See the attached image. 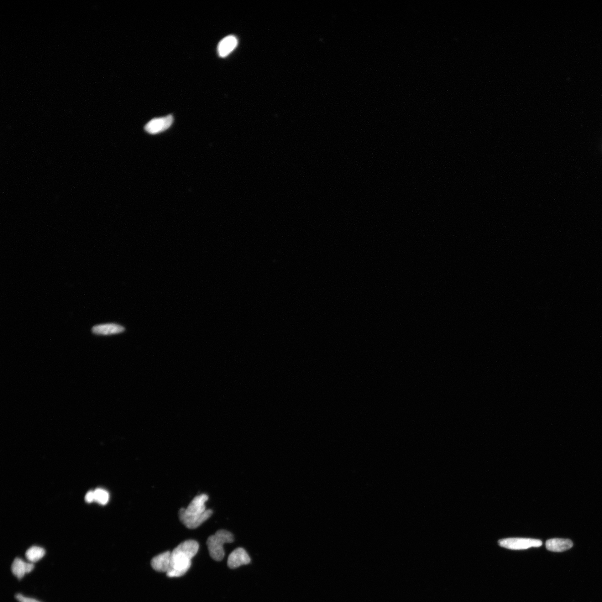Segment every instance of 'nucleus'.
Segmentation results:
<instances>
[{"mask_svg":"<svg viewBox=\"0 0 602 602\" xmlns=\"http://www.w3.org/2000/svg\"><path fill=\"white\" fill-rule=\"evenodd\" d=\"M199 549V544L193 540L181 543L171 554V568L166 573L170 578L180 577L190 569L191 560Z\"/></svg>","mask_w":602,"mask_h":602,"instance_id":"1","label":"nucleus"},{"mask_svg":"<svg viewBox=\"0 0 602 602\" xmlns=\"http://www.w3.org/2000/svg\"><path fill=\"white\" fill-rule=\"evenodd\" d=\"M208 499L206 494L196 496L186 509L181 508L179 516L182 524L189 529H195L208 520L213 514L212 510L206 509V502Z\"/></svg>","mask_w":602,"mask_h":602,"instance_id":"2","label":"nucleus"},{"mask_svg":"<svg viewBox=\"0 0 602 602\" xmlns=\"http://www.w3.org/2000/svg\"><path fill=\"white\" fill-rule=\"evenodd\" d=\"M234 541L232 532L223 529L218 530L214 535L209 537L207 541L209 555L214 561H222L225 557L224 544Z\"/></svg>","mask_w":602,"mask_h":602,"instance_id":"3","label":"nucleus"},{"mask_svg":"<svg viewBox=\"0 0 602 602\" xmlns=\"http://www.w3.org/2000/svg\"><path fill=\"white\" fill-rule=\"evenodd\" d=\"M502 548L511 550H524L531 548H538L542 546L543 543L538 539L529 538H513L502 539L499 542Z\"/></svg>","mask_w":602,"mask_h":602,"instance_id":"4","label":"nucleus"},{"mask_svg":"<svg viewBox=\"0 0 602 602\" xmlns=\"http://www.w3.org/2000/svg\"><path fill=\"white\" fill-rule=\"evenodd\" d=\"M174 118L172 115L166 117L156 118L151 119L146 124L145 129L150 134H158L169 128L173 123Z\"/></svg>","mask_w":602,"mask_h":602,"instance_id":"5","label":"nucleus"},{"mask_svg":"<svg viewBox=\"0 0 602 602\" xmlns=\"http://www.w3.org/2000/svg\"><path fill=\"white\" fill-rule=\"evenodd\" d=\"M250 563L251 558L247 552L243 548H238L230 553L227 564L230 569H235Z\"/></svg>","mask_w":602,"mask_h":602,"instance_id":"6","label":"nucleus"},{"mask_svg":"<svg viewBox=\"0 0 602 602\" xmlns=\"http://www.w3.org/2000/svg\"><path fill=\"white\" fill-rule=\"evenodd\" d=\"M171 554L170 551L161 553L151 560V566L157 572L167 573L171 568Z\"/></svg>","mask_w":602,"mask_h":602,"instance_id":"7","label":"nucleus"},{"mask_svg":"<svg viewBox=\"0 0 602 602\" xmlns=\"http://www.w3.org/2000/svg\"><path fill=\"white\" fill-rule=\"evenodd\" d=\"M34 568V565L33 564L25 562L23 560L19 558L14 560L12 565V573L19 579H22L25 574L30 573Z\"/></svg>","mask_w":602,"mask_h":602,"instance_id":"8","label":"nucleus"},{"mask_svg":"<svg viewBox=\"0 0 602 602\" xmlns=\"http://www.w3.org/2000/svg\"><path fill=\"white\" fill-rule=\"evenodd\" d=\"M573 546V542L569 539H552L546 542L547 549L553 552H563L571 549Z\"/></svg>","mask_w":602,"mask_h":602,"instance_id":"9","label":"nucleus"},{"mask_svg":"<svg viewBox=\"0 0 602 602\" xmlns=\"http://www.w3.org/2000/svg\"><path fill=\"white\" fill-rule=\"evenodd\" d=\"M238 40L235 36L230 35L224 38L218 45V51L219 56L222 57H226L236 48Z\"/></svg>","mask_w":602,"mask_h":602,"instance_id":"10","label":"nucleus"},{"mask_svg":"<svg viewBox=\"0 0 602 602\" xmlns=\"http://www.w3.org/2000/svg\"><path fill=\"white\" fill-rule=\"evenodd\" d=\"M124 330L123 326L115 323L99 324L94 326L92 329L93 333L99 335L118 334L124 332Z\"/></svg>","mask_w":602,"mask_h":602,"instance_id":"11","label":"nucleus"},{"mask_svg":"<svg viewBox=\"0 0 602 602\" xmlns=\"http://www.w3.org/2000/svg\"><path fill=\"white\" fill-rule=\"evenodd\" d=\"M45 554V551L43 548L34 546L28 550L25 556L29 562L35 563L40 561Z\"/></svg>","mask_w":602,"mask_h":602,"instance_id":"12","label":"nucleus"},{"mask_svg":"<svg viewBox=\"0 0 602 602\" xmlns=\"http://www.w3.org/2000/svg\"><path fill=\"white\" fill-rule=\"evenodd\" d=\"M94 496H95V501L97 503L104 505L108 503L109 499V495L108 492L102 489H97L94 490Z\"/></svg>","mask_w":602,"mask_h":602,"instance_id":"13","label":"nucleus"},{"mask_svg":"<svg viewBox=\"0 0 602 602\" xmlns=\"http://www.w3.org/2000/svg\"><path fill=\"white\" fill-rule=\"evenodd\" d=\"M15 598L19 602H41L33 598L26 597V596H24L23 595L21 594H18L16 595Z\"/></svg>","mask_w":602,"mask_h":602,"instance_id":"14","label":"nucleus"},{"mask_svg":"<svg viewBox=\"0 0 602 602\" xmlns=\"http://www.w3.org/2000/svg\"><path fill=\"white\" fill-rule=\"evenodd\" d=\"M85 500L88 503H92L93 501H95V496H94V491H88L85 496Z\"/></svg>","mask_w":602,"mask_h":602,"instance_id":"15","label":"nucleus"}]
</instances>
